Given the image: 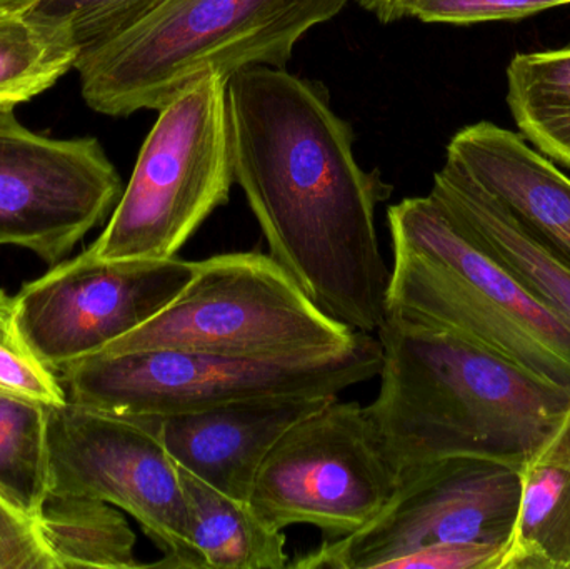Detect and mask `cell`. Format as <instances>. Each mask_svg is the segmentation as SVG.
I'll use <instances>...</instances> for the list:
<instances>
[{"mask_svg":"<svg viewBox=\"0 0 570 569\" xmlns=\"http://www.w3.org/2000/svg\"><path fill=\"white\" fill-rule=\"evenodd\" d=\"M234 177L271 257L327 316L375 334L387 317L391 269L375 209L392 194L362 169L354 134L317 84L256 66L227 80Z\"/></svg>","mask_w":570,"mask_h":569,"instance_id":"6da1fadb","label":"cell"},{"mask_svg":"<svg viewBox=\"0 0 570 569\" xmlns=\"http://www.w3.org/2000/svg\"><path fill=\"white\" fill-rule=\"evenodd\" d=\"M381 390L365 406L399 470L448 458L521 468L570 404V391L434 327L387 314Z\"/></svg>","mask_w":570,"mask_h":569,"instance_id":"7a4b0ae2","label":"cell"},{"mask_svg":"<svg viewBox=\"0 0 570 569\" xmlns=\"http://www.w3.org/2000/svg\"><path fill=\"white\" fill-rule=\"evenodd\" d=\"M387 314L475 344L570 391V327L481 249L429 194L387 210Z\"/></svg>","mask_w":570,"mask_h":569,"instance_id":"3957f363","label":"cell"},{"mask_svg":"<svg viewBox=\"0 0 570 569\" xmlns=\"http://www.w3.org/2000/svg\"><path fill=\"white\" fill-rule=\"evenodd\" d=\"M351 0H169L126 32L80 52L90 109L110 117L159 110L206 73L229 79L284 67L298 40Z\"/></svg>","mask_w":570,"mask_h":569,"instance_id":"277c9868","label":"cell"},{"mask_svg":"<svg viewBox=\"0 0 570 569\" xmlns=\"http://www.w3.org/2000/svg\"><path fill=\"white\" fill-rule=\"evenodd\" d=\"M374 334L315 356L256 357L186 351L92 354L53 371L77 406L119 416H170L271 396H338L381 373Z\"/></svg>","mask_w":570,"mask_h":569,"instance_id":"5b68a950","label":"cell"},{"mask_svg":"<svg viewBox=\"0 0 570 569\" xmlns=\"http://www.w3.org/2000/svg\"><path fill=\"white\" fill-rule=\"evenodd\" d=\"M227 80L206 73L157 110L109 224L87 247L97 259L177 257L229 203L236 177Z\"/></svg>","mask_w":570,"mask_h":569,"instance_id":"8992f818","label":"cell"},{"mask_svg":"<svg viewBox=\"0 0 570 569\" xmlns=\"http://www.w3.org/2000/svg\"><path fill=\"white\" fill-rule=\"evenodd\" d=\"M357 334L315 306L271 254L230 253L199 261L193 279L163 311L100 353L277 360L334 353Z\"/></svg>","mask_w":570,"mask_h":569,"instance_id":"52a82bcc","label":"cell"},{"mask_svg":"<svg viewBox=\"0 0 570 569\" xmlns=\"http://www.w3.org/2000/svg\"><path fill=\"white\" fill-rule=\"evenodd\" d=\"M399 481L365 408L337 398L285 431L257 473L250 504L274 530L311 524L342 538L367 527Z\"/></svg>","mask_w":570,"mask_h":569,"instance_id":"ba28073f","label":"cell"},{"mask_svg":"<svg viewBox=\"0 0 570 569\" xmlns=\"http://www.w3.org/2000/svg\"><path fill=\"white\" fill-rule=\"evenodd\" d=\"M47 448L50 497L120 508L163 551L147 568L196 569L179 467L156 416H119L67 401L47 411Z\"/></svg>","mask_w":570,"mask_h":569,"instance_id":"9c48e42d","label":"cell"},{"mask_svg":"<svg viewBox=\"0 0 570 569\" xmlns=\"http://www.w3.org/2000/svg\"><path fill=\"white\" fill-rule=\"evenodd\" d=\"M521 500L519 470L498 461L448 458L401 471L387 507L362 530L325 538L288 568L385 569L438 545L505 547Z\"/></svg>","mask_w":570,"mask_h":569,"instance_id":"30bf717a","label":"cell"},{"mask_svg":"<svg viewBox=\"0 0 570 569\" xmlns=\"http://www.w3.org/2000/svg\"><path fill=\"white\" fill-rule=\"evenodd\" d=\"M196 266L179 257L104 261L86 249L20 287L13 296L17 326L37 360L59 370L156 316Z\"/></svg>","mask_w":570,"mask_h":569,"instance_id":"8fae6325","label":"cell"},{"mask_svg":"<svg viewBox=\"0 0 570 569\" xmlns=\"http://www.w3.org/2000/svg\"><path fill=\"white\" fill-rule=\"evenodd\" d=\"M122 196V180L96 137L56 139L0 110V246L47 264L99 226Z\"/></svg>","mask_w":570,"mask_h":569,"instance_id":"7c38bea8","label":"cell"},{"mask_svg":"<svg viewBox=\"0 0 570 569\" xmlns=\"http://www.w3.org/2000/svg\"><path fill=\"white\" fill-rule=\"evenodd\" d=\"M337 396H271L196 413L156 416L173 460L210 487L250 501L254 481L277 441Z\"/></svg>","mask_w":570,"mask_h":569,"instance_id":"4fadbf2b","label":"cell"},{"mask_svg":"<svg viewBox=\"0 0 570 569\" xmlns=\"http://www.w3.org/2000/svg\"><path fill=\"white\" fill-rule=\"evenodd\" d=\"M445 163L494 194L570 263V177L518 133L478 122L459 130Z\"/></svg>","mask_w":570,"mask_h":569,"instance_id":"5bb4252c","label":"cell"},{"mask_svg":"<svg viewBox=\"0 0 570 569\" xmlns=\"http://www.w3.org/2000/svg\"><path fill=\"white\" fill-rule=\"evenodd\" d=\"M432 197L459 227L570 327V263L539 239L494 194L451 164L434 174Z\"/></svg>","mask_w":570,"mask_h":569,"instance_id":"9a60e30c","label":"cell"},{"mask_svg":"<svg viewBox=\"0 0 570 569\" xmlns=\"http://www.w3.org/2000/svg\"><path fill=\"white\" fill-rule=\"evenodd\" d=\"M521 500L499 569H570V404L519 468Z\"/></svg>","mask_w":570,"mask_h":569,"instance_id":"2e32d148","label":"cell"},{"mask_svg":"<svg viewBox=\"0 0 570 569\" xmlns=\"http://www.w3.org/2000/svg\"><path fill=\"white\" fill-rule=\"evenodd\" d=\"M179 473L196 569L288 568L284 531L269 527L250 501L220 493L186 468L179 467Z\"/></svg>","mask_w":570,"mask_h":569,"instance_id":"e0dca14e","label":"cell"},{"mask_svg":"<svg viewBox=\"0 0 570 569\" xmlns=\"http://www.w3.org/2000/svg\"><path fill=\"white\" fill-rule=\"evenodd\" d=\"M80 56L70 20L36 7L0 3V110L56 86Z\"/></svg>","mask_w":570,"mask_h":569,"instance_id":"ac0fdd59","label":"cell"},{"mask_svg":"<svg viewBox=\"0 0 570 569\" xmlns=\"http://www.w3.org/2000/svg\"><path fill=\"white\" fill-rule=\"evenodd\" d=\"M53 569H139L136 533L112 504L49 497L36 520Z\"/></svg>","mask_w":570,"mask_h":569,"instance_id":"d6986e66","label":"cell"},{"mask_svg":"<svg viewBox=\"0 0 570 569\" xmlns=\"http://www.w3.org/2000/svg\"><path fill=\"white\" fill-rule=\"evenodd\" d=\"M508 104L521 136L570 169V46L515 53L508 66Z\"/></svg>","mask_w":570,"mask_h":569,"instance_id":"ffe728a7","label":"cell"},{"mask_svg":"<svg viewBox=\"0 0 570 569\" xmlns=\"http://www.w3.org/2000/svg\"><path fill=\"white\" fill-rule=\"evenodd\" d=\"M49 408L0 393V498L33 521L50 497Z\"/></svg>","mask_w":570,"mask_h":569,"instance_id":"44dd1931","label":"cell"},{"mask_svg":"<svg viewBox=\"0 0 570 569\" xmlns=\"http://www.w3.org/2000/svg\"><path fill=\"white\" fill-rule=\"evenodd\" d=\"M0 393L29 398L46 406L67 403L59 377L37 360L20 334L13 297L0 291Z\"/></svg>","mask_w":570,"mask_h":569,"instance_id":"7402d4cb","label":"cell"},{"mask_svg":"<svg viewBox=\"0 0 570 569\" xmlns=\"http://www.w3.org/2000/svg\"><path fill=\"white\" fill-rule=\"evenodd\" d=\"M569 3L570 0H391L377 19L391 23L412 17L428 23L469 26L525 19Z\"/></svg>","mask_w":570,"mask_h":569,"instance_id":"603a6c76","label":"cell"},{"mask_svg":"<svg viewBox=\"0 0 570 569\" xmlns=\"http://www.w3.org/2000/svg\"><path fill=\"white\" fill-rule=\"evenodd\" d=\"M169 0H39L32 7L72 23L80 52L137 26Z\"/></svg>","mask_w":570,"mask_h":569,"instance_id":"cb8c5ba5","label":"cell"},{"mask_svg":"<svg viewBox=\"0 0 570 569\" xmlns=\"http://www.w3.org/2000/svg\"><path fill=\"white\" fill-rule=\"evenodd\" d=\"M0 569H53L36 521L0 498Z\"/></svg>","mask_w":570,"mask_h":569,"instance_id":"d4e9b609","label":"cell"},{"mask_svg":"<svg viewBox=\"0 0 570 569\" xmlns=\"http://www.w3.org/2000/svg\"><path fill=\"white\" fill-rule=\"evenodd\" d=\"M502 545H438L395 558L389 569H499Z\"/></svg>","mask_w":570,"mask_h":569,"instance_id":"484cf974","label":"cell"},{"mask_svg":"<svg viewBox=\"0 0 570 569\" xmlns=\"http://www.w3.org/2000/svg\"><path fill=\"white\" fill-rule=\"evenodd\" d=\"M355 2H357L362 9H365L367 12L374 13L375 17H379L391 0H355Z\"/></svg>","mask_w":570,"mask_h":569,"instance_id":"4316f807","label":"cell"},{"mask_svg":"<svg viewBox=\"0 0 570 569\" xmlns=\"http://www.w3.org/2000/svg\"><path fill=\"white\" fill-rule=\"evenodd\" d=\"M39 0H0V3H10V6L17 7H32Z\"/></svg>","mask_w":570,"mask_h":569,"instance_id":"83f0119b","label":"cell"}]
</instances>
